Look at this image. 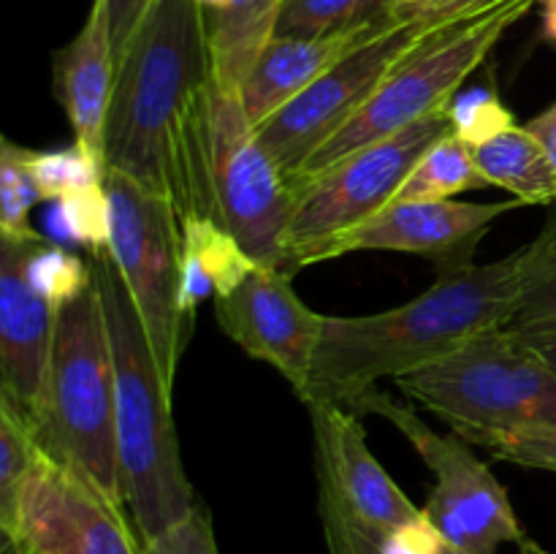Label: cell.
Masks as SVG:
<instances>
[{
    "instance_id": "cell-36",
    "label": "cell",
    "mask_w": 556,
    "mask_h": 554,
    "mask_svg": "<svg viewBox=\"0 0 556 554\" xmlns=\"http://www.w3.org/2000/svg\"><path fill=\"white\" fill-rule=\"evenodd\" d=\"M400 536L405 538L413 549H418L421 554H467V552H462L459 546H454V543L445 541L443 536H438V532H434V527L429 525L427 519L418 521V525L410 527V530L400 532Z\"/></svg>"
},
{
    "instance_id": "cell-30",
    "label": "cell",
    "mask_w": 556,
    "mask_h": 554,
    "mask_svg": "<svg viewBox=\"0 0 556 554\" xmlns=\"http://www.w3.org/2000/svg\"><path fill=\"white\" fill-rule=\"evenodd\" d=\"M58 221L65 237L87 244L90 253L109 250L112 239V204H109L106 185L76 190L58 201Z\"/></svg>"
},
{
    "instance_id": "cell-37",
    "label": "cell",
    "mask_w": 556,
    "mask_h": 554,
    "mask_svg": "<svg viewBox=\"0 0 556 554\" xmlns=\"http://www.w3.org/2000/svg\"><path fill=\"white\" fill-rule=\"evenodd\" d=\"M525 125L538 136V141H541L543 150L548 152V158H552V163L556 168V103H552L546 112H541L538 117H532L530 123H525Z\"/></svg>"
},
{
    "instance_id": "cell-33",
    "label": "cell",
    "mask_w": 556,
    "mask_h": 554,
    "mask_svg": "<svg viewBox=\"0 0 556 554\" xmlns=\"http://www.w3.org/2000/svg\"><path fill=\"white\" fill-rule=\"evenodd\" d=\"M144 554H220L210 511L199 503V508L188 519L147 543Z\"/></svg>"
},
{
    "instance_id": "cell-39",
    "label": "cell",
    "mask_w": 556,
    "mask_h": 554,
    "mask_svg": "<svg viewBox=\"0 0 556 554\" xmlns=\"http://www.w3.org/2000/svg\"><path fill=\"white\" fill-rule=\"evenodd\" d=\"M538 5H541L543 38L556 49V0H538Z\"/></svg>"
},
{
    "instance_id": "cell-10",
    "label": "cell",
    "mask_w": 556,
    "mask_h": 554,
    "mask_svg": "<svg viewBox=\"0 0 556 554\" xmlns=\"http://www.w3.org/2000/svg\"><path fill=\"white\" fill-rule=\"evenodd\" d=\"M112 239L109 253L134 297L161 375L174 389L179 358L190 337L182 293V217L163 196L150 193L125 174L106 168Z\"/></svg>"
},
{
    "instance_id": "cell-31",
    "label": "cell",
    "mask_w": 556,
    "mask_h": 554,
    "mask_svg": "<svg viewBox=\"0 0 556 554\" xmlns=\"http://www.w3.org/2000/svg\"><path fill=\"white\" fill-rule=\"evenodd\" d=\"M448 117L454 134L470 147L483 144L516 125L514 114L503 106V101L492 90H470L465 96H456L448 106Z\"/></svg>"
},
{
    "instance_id": "cell-25",
    "label": "cell",
    "mask_w": 556,
    "mask_h": 554,
    "mask_svg": "<svg viewBox=\"0 0 556 554\" xmlns=\"http://www.w3.org/2000/svg\"><path fill=\"white\" fill-rule=\"evenodd\" d=\"M394 0H286L277 36L320 38L394 16Z\"/></svg>"
},
{
    "instance_id": "cell-9",
    "label": "cell",
    "mask_w": 556,
    "mask_h": 554,
    "mask_svg": "<svg viewBox=\"0 0 556 554\" xmlns=\"http://www.w3.org/2000/svg\"><path fill=\"white\" fill-rule=\"evenodd\" d=\"M348 407L353 413H375L394 424L427 462L434 473V487L424 505V516L438 536L467 554H497L505 543H516L532 554L541 552L527 538L510 505L508 489L494 478L486 462L478 459L470 440L462 438L456 429L448 435L434 432L413 407L378 389L362 394Z\"/></svg>"
},
{
    "instance_id": "cell-7",
    "label": "cell",
    "mask_w": 556,
    "mask_h": 554,
    "mask_svg": "<svg viewBox=\"0 0 556 554\" xmlns=\"http://www.w3.org/2000/svg\"><path fill=\"white\" fill-rule=\"evenodd\" d=\"M535 3L538 0H503L472 20L456 22V25L424 36L410 49V54H405L391 68L378 92L358 112V117L351 119L334 139L326 141L304 163V168L291 182L296 196L353 152L389 139L429 114L445 112L451 101L459 96V87L465 85L467 76L476 74L486 63L500 38L521 16L530 14Z\"/></svg>"
},
{
    "instance_id": "cell-27",
    "label": "cell",
    "mask_w": 556,
    "mask_h": 554,
    "mask_svg": "<svg viewBox=\"0 0 556 554\" xmlns=\"http://www.w3.org/2000/svg\"><path fill=\"white\" fill-rule=\"evenodd\" d=\"M318 511L329 554H421L400 532L380 530L356 519L326 492H318Z\"/></svg>"
},
{
    "instance_id": "cell-15",
    "label": "cell",
    "mask_w": 556,
    "mask_h": 554,
    "mask_svg": "<svg viewBox=\"0 0 556 554\" xmlns=\"http://www.w3.org/2000/svg\"><path fill=\"white\" fill-rule=\"evenodd\" d=\"M36 239L0 237V400L36 432L43 411L58 307L27 277Z\"/></svg>"
},
{
    "instance_id": "cell-13",
    "label": "cell",
    "mask_w": 556,
    "mask_h": 554,
    "mask_svg": "<svg viewBox=\"0 0 556 554\" xmlns=\"http://www.w3.org/2000/svg\"><path fill=\"white\" fill-rule=\"evenodd\" d=\"M215 318L242 351L271 364L302 396L326 315L299 299L288 272L255 264L231 291L215 299Z\"/></svg>"
},
{
    "instance_id": "cell-21",
    "label": "cell",
    "mask_w": 556,
    "mask_h": 554,
    "mask_svg": "<svg viewBox=\"0 0 556 554\" xmlns=\"http://www.w3.org/2000/svg\"><path fill=\"white\" fill-rule=\"evenodd\" d=\"M472 155L489 185H500L521 204H556V168L527 125H510L472 147Z\"/></svg>"
},
{
    "instance_id": "cell-22",
    "label": "cell",
    "mask_w": 556,
    "mask_h": 554,
    "mask_svg": "<svg viewBox=\"0 0 556 554\" xmlns=\"http://www.w3.org/2000/svg\"><path fill=\"white\" fill-rule=\"evenodd\" d=\"M38 456L41 445L30 424L0 400V554H22V492Z\"/></svg>"
},
{
    "instance_id": "cell-28",
    "label": "cell",
    "mask_w": 556,
    "mask_h": 554,
    "mask_svg": "<svg viewBox=\"0 0 556 554\" xmlns=\"http://www.w3.org/2000/svg\"><path fill=\"white\" fill-rule=\"evenodd\" d=\"M30 172L38 196L60 201L76 190L101 185L106 177V163L74 141V147L65 150H33Z\"/></svg>"
},
{
    "instance_id": "cell-20",
    "label": "cell",
    "mask_w": 556,
    "mask_h": 554,
    "mask_svg": "<svg viewBox=\"0 0 556 554\" xmlns=\"http://www.w3.org/2000/svg\"><path fill=\"white\" fill-rule=\"evenodd\" d=\"M286 0H228L210 16L212 76L228 90H242L250 68L277 36Z\"/></svg>"
},
{
    "instance_id": "cell-26",
    "label": "cell",
    "mask_w": 556,
    "mask_h": 554,
    "mask_svg": "<svg viewBox=\"0 0 556 554\" xmlns=\"http://www.w3.org/2000/svg\"><path fill=\"white\" fill-rule=\"evenodd\" d=\"M30 147L14 144L11 139L0 141V237L36 239L33 231L30 206L41 201L36 179L30 172Z\"/></svg>"
},
{
    "instance_id": "cell-6",
    "label": "cell",
    "mask_w": 556,
    "mask_h": 554,
    "mask_svg": "<svg viewBox=\"0 0 556 554\" xmlns=\"http://www.w3.org/2000/svg\"><path fill=\"white\" fill-rule=\"evenodd\" d=\"M394 383L465 438L556 432V367L510 329L486 331Z\"/></svg>"
},
{
    "instance_id": "cell-18",
    "label": "cell",
    "mask_w": 556,
    "mask_h": 554,
    "mask_svg": "<svg viewBox=\"0 0 556 554\" xmlns=\"http://www.w3.org/2000/svg\"><path fill=\"white\" fill-rule=\"evenodd\" d=\"M391 22H394V16L320 38H271L264 52L258 54L253 68H250L242 90H239L250 123L255 128L266 123L271 114H277L286 103H291L299 92L307 90L318 76H324L331 65H337L353 49L378 36Z\"/></svg>"
},
{
    "instance_id": "cell-19",
    "label": "cell",
    "mask_w": 556,
    "mask_h": 554,
    "mask_svg": "<svg viewBox=\"0 0 556 554\" xmlns=\"http://www.w3.org/2000/svg\"><path fill=\"white\" fill-rule=\"evenodd\" d=\"M255 266L242 244L217 226L212 217H185L182 221V304L185 318L193 324L195 310L206 299L231 291Z\"/></svg>"
},
{
    "instance_id": "cell-16",
    "label": "cell",
    "mask_w": 556,
    "mask_h": 554,
    "mask_svg": "<svg viewBox=\"0 0 556 554\" xmlns=\"http://www.w3.org/2000/svg\"><path fill=\"white\" fill-rule=\"evenodd\" d=\"M521 206V201H394L380 215L348 234L334 248L331 259L358 250H391V253L424 255L434 261L438 272L472 264L478 242L497 217Z\"/></svg>"
},
{
    "instance_id": "cell-11",
    "label": "cell",
    "mask_w": 556,
    "mask_h": 554,
    "mask_svg": "<svg viewBox=\"0 0 556 554\" xmlns=\"http://www.w3.org/2000/svg\"><path fill=\"white\" fill-rule=\"evenodd\" d=\"M424 33L416 22L396 14L394 22L351 54L331 65L324 76L299 92L291 103L261 123L258 139L269 150L277 166L293 182L304 163L334 139L351 119L358 117L369 98L378 92L396 63L421 41Z\"/></svg>"
},
{
    "instance_id": "cell-1",
    "label": "cell",
    "mask_w": 556,
    "mask_h": 554,
    "mask_svg": "<svg viewBox=\"0 0 556 554\" xmlns=\"http://www.w3.org/2000/svg\"><path fill=\"white\" fill-rule=\"evenodd\" d=\"M212 81L210 16L195 0H157L117 60L103 161L190 215V150Z\"/></svg>"
},
{
    "instance_id": "cell-24",
    "label": "cell",
    "mask_w": 556,
    "mask_h": 554,
    "mask_svg": "<svg viewBox=\"0 0 556 554\" xmlns=\"http://www.w3.org/2000/svg\"><path fill=\"white\" fill-rule=\"evenodd\" d=\"M486 185L489 179L478 168L472 147L456 134H448L418 158L396 201H445Z\"/></svg>"
},
{
    "instance_id": "cell-17",
    "label": "cell",
    "mask_w": 556,
    "mask_h": 554,
    "mask_svg": "<svg viewBox=\"0 0 556 554\" xmlns=\"http://www.w3.org/2000/svg\"><path fill=\"white\" fill-rule=\"evenodd\" d=\"M114 85H117V54L109 30L106 5L103 0H92L81 30L54 52L52 90L68 117L76 144L90 150L101 161Z\"/></svg>"
},
{
    "instance_id": "cell-3",
    "label": "cell",
    "mask_w": 556,
    "mask_h": 554,
    "mask_svg": "<svg viewBox=\"0 0 556 554\" xmlns=\"http://www.w3.org/2000/svg\"><path fill=\"white\" fill-rule=\"evenodd\" d=\"M92 275L106 313L117 375V451L123 503L141 546L161 538L199 508L193 483L185 476L174 427V389L161 375L134 297L112 253L90 255Z\"/></svg>"
},
{
    "instance_id": "cell-2",
    "label": "cell",
    "mask_w": 556,
    "mask_h": 554,
    "mask_svg": "<svg viewBox=\"0 0 556 554\" xmlns=\"http://www.w3.org/2000/svg\"><path fill=\"white\" fill-rule=\"evenodd\" d=\"M519 302V250L492 264L438 272L432 288L372 315H326L302 402L351 405L380 380H400L505 329Z\"/></svg>"
},
{
    "instance_id": "cell-12",
    "label": "cell",
    "mask_w": 556,
    "mask_h": 554,
    "mask_svg": "<svg viewBox=\"0 0 556 554\" xmlns=\"http://www.w3.org/2000/svg\"><path fill=\"white\" fill-rule=\"evenodd\" d=\"M22 554H144L125 505L41 451L22 492Z\"/></svg>"
},
{
    "instance_id": "cell-43",
    "label": "cell",
    "mask_w": 556,
    "mask_h": 554,
    "mask_svg": "<svg viewBox=\"0 0 556 554\" xmlns=\"http://www.w3.org/2000/svg\"><path fill=\"white\" fill-rule=\"evenodd\" d=\"M152 3H157V0H152Z\"/></svg>"
},
{
    "instance_id": "cell-42",
    "label": "cell",
    "mask_w": 556,
    "mask_h": 554,
    "mask_svg": "<svg viewBox=\"0 0 556 554\" xmlns=\"http://www.w3.org/2000/svg\"><path fill=\"white\" fill-rule=\"evenodd\" d=\"M538 554H546V552H543V549H541V552H538Z\"/></svg>"
},
{
    "instance_id": "cell-29",
    "label": "cell",
    "mask_w": 556,
    "mask_h": 554,
    "mask_svg": "<svg viewBox=\"0 0 556 554\" xmlns=\"http://www.w3.org/2000/svg\"><path fill=\"white\" fill-rule=\"evenodd\" d=\"M27 277L58 310L96 282L90 261L65 253L63 248L47 242L43 237L33 242L30 255H27Z\"/></svg>"
},
{
    "instance_id": "cell-38",
    "label": "cell",
    "mask_w": 556,
    "mask_h": 554,
    "mask_svg": "<svg viewBox=\"0 0 556 554\" xmlns=\"http://www.w3.org/2000/svg\"><path fill=\"white\" fill-rule=\"evenodd\" d=\"M525 342H530L548 364L556 367V329H535V331H516Z\"/></svg>"
},
{
    "instance_id": "cell-41",
    "label": "cell",
    "mask_w": 556,
    "mask_h": 554,
    "mask_svg": "<svg viewBox=\"0 0 556 554\" xmlns=\"http://www.w3.org/2000/svg\"><path fill=\"white\" fill-rule=\"evenodd\" d=\"M396 5H416V3H424V0H394Z\"/></svg>"
},
{
    "instance_id": "cell-5",
    "label": "cell",
    "mask_w": 556,
    "mask_h": 554,
    "mask_svg": "<svg viewBox=\"0 0 556 554\" xmlns=\"http://www.w3.org/2000/svg\"><path fill=\"white\" fill-rule=\"evenodd\" d=\"M36 440L43 454L125 505L117 451V375L98 282L58 310Z\"/></svg>"
},
{
    "instance_id": "cell-8",
    "label": "cell",
    "mask_w": 556,
    "mask_h": 554,
    "mask_svg": "<svg viewBox=\"0 0 556 554\" xmlns=\"http://www.w3.org/2000/svg\"><path fill=\"white\" fill-rule=\"evenodd\" d=\"M448 134L454 125L445 109L353 152L309 182L299 193L280 269L293 275L302 266L329 261L348 234L394 204L418 158Z\"/></svg>"
},
{
    "instance_id": "cell-40",
    "label": "cell",
    "mask_w": 556,
    "mask_h": 554,
    "mask_svg": "<svg viewBox=\"0 0 556 554\" xmlns=\"http://www.w3.org/2000/svg\"><path fill=\"white\" fill-rule=\"evenodd\" d=\"M195 3L204 5L206 11H217V9H226L228 0H195Z\"/></svg>"
},
{
    "instance_id": "cell-4",
    "label": "cell",
    "mask_w": 556,
    "mask_h": 554,
    "mask_svg": "<svg viewBox=\"0 0 556 554\" xmlns=\"http://www.w3.org/2000/svg\"><path fill=\"white\" fill-rule=\"evenodd\" d=\"M296 190L258 139L242 96L212 76L190 150V215L212 217L261 266L282 264Z\"/></svg>"
},
{
    "instance_id": "cell-23",
    "label": "cell",
    "mask_w": 556,
    "mask_h": 554,
    "mask_svg": "<svg viewBox=\"0 0 556 554\" xmlns=\"http://www.w3.org/2000/svg\"><path fill=\"white\" fill-rule=\"evenodd\" d=\"M505 329H556V210L519 250V302Z\"/></svg>"
},
{
    "instance_id": "cell-32",
    "label": "cell",
    "mask_w": 556,
    "mask_h": 554,
    "mask_svg": "<svg viewBox=\"0 0 556 554\" xmlns=\"http://www.w3.org/2000/svg\"><path fill=\"white\" fill-rule=\"evenodd\" d=\"M467 440L486 445L494 459L556 473V432H481Z\"/></svg>"
},
{
    "instance_id": "cell-35",
    "label": "cell",
    "mask_w": 556,
    "mask_h": 554,
    "mask_svg": "<svg viewBox=\"0 0 556 554\" xmlns=\"http://www.w3.org/2000/svg\"><path fill=\"white\" fill-rule=\"evenodd\" d=\"M106 5V20H109V30H112V43H114V54L125 52L128 41L134 38V33L139 30L141 20L150 11L152 0H103Z\"/></svg>"
},
{
    "instance_id": "cell-34",
    "label": "cell",
    "mask_w": 556,
    "mask_h": 554,
    "mask_svg": "<svg viewBox=\"0 0 556 554\" xmlns=\"http://www.w3.org/2000/svg\"><path fill=\"white\" fill-rule=\"evenodd\" d=\"M500 3L503 0H424L416 5H396V14L416 22L424 33H434L456 25V22L472 20V16L483 14Z\"/></svg>"
},
{
    "instance_id": "cell-14",
    "label": "cell",
    "mask_w": 556,
    "mask_h": 554,
    "mask_svg": "<svg viewBox=\"0 0 556 554\" xmlns=\"http://www.w3.org/2000/svg\"><path fill=\"white\" fill-rule=\"evenodd\" d=\"M313 424L318 492L334 498L345 511L367 525L405 532L424 521V508L396 487L369 451L358 413L340 402H304Z\"/></svg>"
}]
</instances>
